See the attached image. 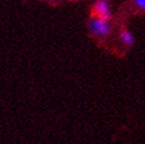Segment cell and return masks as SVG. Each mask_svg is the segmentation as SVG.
Returning a JSON list of instances; mask_svg holds the SVG:
<instances>
[{"mask_svg": "<svg viewBox=\"0 0 145 144\" xmlns=\"http://www.w3.org/2000/svg\"><path fill=\"white\" fill-rule=\"evenodd\" d=\"M89 31L95 37L104 38L111 33V25L108 23V20H103L93 17L89 21Z\"/></svg>", "mask_w": 145, "mask_h": 144, "instance_id": "1", "label": "cell"}, {"mask_svg": "<svg viewBox=\"0 0 145 144\" xmlns=\"http://www.w3.org/2000/svg\"><path fill=\"white\" fill-rule=\"evenodd\" d=\"M92 14H93V17L103 19V20L110 19L111 18V10H110V6H108L106 0H98V1L93 5Z\"/></svg>", "mask_w": 145, "mask_h": 144, "instance_id": "2", "label": "cell"}, {"mask_svg": "<svg viewBox=\"0 0 145 144\" xmlns=\"http://www.w3.org/2000/svg\"><path fill=\"white\" fill-rule=\"evenodd\" d=\"M119 38H120V41H121L125 46H127V47L132 46V45L135 44V37H133V34L130 32V31H127V30L121 31Z\"/></svg>", "mask_w": 145, "mask_h": 144, "instance_id": "3", "label": "cell"}, {"mask_svg": "<svg viewBox=\"0 0 145 144\" xmlns=\"http://www.w3.org/2000/svg\"><path fill=\"white\" fill-rule=\"evenodd\" d=\"M133 3L136 5V7H138L139 10L145 11V0H133Z\"/></svg>", "mask_w": 145, "mask_h": 144, "instance_id": "4", "label": "cell"}, {"mask_svg": "<svg viewBox=\"0 0 145 144\" xmlns=\"http://www.w3.org/2000/svg\"><path fill=\"white\" fill-rule=\"evenodd\" d=\"M70 1H79V0H70Z\"/></svg>", "mask_w": 145, "mask_h": 144, "instance_id": "5", "label": "cell"}]
</instances>
